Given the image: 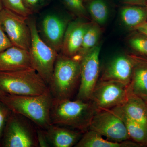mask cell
Returning <instances> with one entry per match:
<instances>
[{
  "label": "cell",
  "mask_w": 147,
  "mask_h": 147,
  "mask_svg": "<svg viewBox=\"0 0 147 147\" xmlns=\"http://www.w3.org/2000/svg\"><path fill=\"white\" fill-rule=\"evenodd\" d=\"M96 111L90 101L53 98L50 113L51 124L67 127L84 133L88 130Z\"/></svg>",
  "instance_id": "obj_1"
},
{
  "label": "cell",
  "mask_w": 147,
  "mask_h": 147,
  "mask_svg": "<svg viewBox=\"0 0 147 147\" xmlns=\"http://www.w3.org/2000/svg\"><path fill=\"white\" fill-rule=\"evenodd\" d=\"M53 100L50 90L39 95L6 94L0 96V101L11 112L24 116L44 129L51 124L50 113Z\"/></svg>",
  "instance_id": "obj_2"
},
{
  "label": "cell",
  "mask_w": 147,
  "mask_h": 147,
  "mask_svg": "<svg viewBox=\"0 0 147 147\" xmlns=\"http://www.w3.org/2000/svg\"><path fill=\"white\" fill-rule=\"evenodd\" d=\"M81 61L59 54L48 85L53 98L71 99L79 86Z\"/></svg>",
  "instance_id": "obj_3"
},
{
  "label": "cell",
  "mask_w": 147,
  "mask_h": 147,
  "mask_svg": "<svg viewBox=\"0 0 147 147\" xmlns=\"http://www.w3.org/2000/svg\"><path fill=\"white\" fill-rule=\"evenodd\" d=\"M0 89L16 95H39L49 90L48 85L32 67L16 71H0Z\"/></svg>",
  "instance_id": "obj_4"
},
{
  "label": "cell",
  "mask_w": 147,
  "mask_h": 147,
  "mask_svg": "<svg viewBox=\"0 0 147 147\" xmlns=\"http://www.w3.org/2000/svg\"><path fill=\"white\" fill-rule=\"evenodd\" d=\"M27 21L31 33V43L29 53L32 67L39 74L48 86L59 54L40 36L34 18L28 17Z\"/></svg>",
  "instance_id": "obj_5"
},
{
  "label": "cell",
  "mask_w": 147,
  "mask_h": 147,
  "mask_svg": "<svg viewBox=\"0 0 147 147\" xmlns=\"http://www.w3.org/2000/svg\"><path fill=\"white\" fill-rule=\"evenodd\" d=\"M0 147H38L36 125L24 116L11 112L4 129Z\"/></svg>",
  "instance_id": "obj_6"
},
{
  "label": "cell",
  "mask_w": 147,
  "mask_h": 147,
  "mask_svg": "<svg viewBox=\"0 0 147 147\" xmlns=\"http://www.w3.org/2000/svg\"><path fill=\"white\" fill-rule=\"evenodd\" d=\"M88 130L95 131L112 142H119L130 139L123 121L111 109L97 110Z\"/></svg>",
  "instance_id": "obj_7"
},
{
  "label": "cell",
  "mask_w": 147,
  "mask_h": 147,
  "mask_svg": "<svg viewBox=\"0 0 147 147\" xmlns=\"http://www.w3.org/2000/svg\"><path fill=\"white\" fill-rule=\"evenodd\" d=\"M28 18L4 8L0 14V25L13 46L29 52L31 33Z\"/></svg>",
  "instance_id": "obj_8"
},
{
  "label": "cell",
  "mask_w": 147,
  "mask_h": 147,
  "mask_svg": "<svg viewBox=\"0 0 147 147\" xmlns=\"http://www.w3.org/2000/svg\"><path fill=\"white\" fill-rule=\"evenodd\" d=\"M100 47L96 45L82 58L81 61L80 81L76 99L90 101L98 82L100 66L99 55Z\"/></svg>",
  "instance_id": "obj_9"
},
{
  "label": "cell",
  "mask_w": 147,
  "mask_h": 147,
  "mask_svg": "<svg viewBox=\"0 0 147 147\" xmlns=\"http://www.w3.org/2000/svg\"><path fill=\"white\" fill-rule=\"evenodd\" d=\"M128 87L113 81H98L90 98L97 110H107L120 106L125 102Z\"/></svg>",
  "instance_id": "obj_10"
},
{
  "label": "cell",
  "mask_w": 147,
  "mask_h": 147,
  "mask_svg": "<svg viewBox=\"0 0 147 147\" xmlns=\"http://www.w3.org/2000/svg\"><path fill=\"white\" fill-rule=\"evenodd\" d=\"M68 24L67 20L55 13L47 14L42 19V40L58 53L60 52Z\"/></svg>",
  "instance_id": "obj_11"
},
{
  "label": "cell",
  "mask_w": 147,
  "mask_h": 147,
  "mask_svg": "<svg viewBox=\"0 0 147 147\" xmlns=\"http://www.w3.org/2000/svg\"><path fill=\"white\" fill-rule=\"evenodd\" d=\"M133 67L130 55H119L105 67L99 81L119 82L128 87L131 82Z\"/></svg>",
  "instance_id": "obj_12"
},
{
  "label": "cell",
  "mask_w": 147,
  "mask_h": 147,
  "mask_svg": "<svg viewBox=\"0 0 147 147\" xmlns=\"http://www.w3.org/2000/svg\"><path fill=\"white\" fill-rule=\"evenodd\" d=\"M90 23L79 21L69 23L61 48V54L70 57L76 56Z\"/></svg>",
  "instance_id": "obj_13"
},
{
  "label": "cell",
  "mask_w": 147,
  "mask_h": 147,
  "mask_svg": "<svg viewBox=\"0 0 147 147\" xmlns=\"http://www.w3.org/2000/svg\"><path fill=\"white\" fill-rule=\"evenodd\" d=\"M44 130L50 146L54 147L75 146L84 133L67 127L52 124Z\"/></svg>",
  "instance_id": "obj_14"
},
{
  "label": "cell",
  "mask_w": 147,
  "mask_h": 147,
  "mask_svg": "<svg viewBox=\"0 0 147 147\" xmlns=\"http://www.w3.org/2000/svg\"><path fill=\"white\" fill-rule=\"evenodd\" d=\"M32 67L29 52L12 46L0 53V71H10Z\"/></svg>",
  "instance_id": "obj_15"
},
{
  "label": "cell",
  "mask_w": 147,
  "mask_h": 147,
  "mask_svg": "<svg viewBox=\"0 0 147 147\" xmlns=\"http://www.w3.org/2000/svg\"><path fill=\"white\" fill-rule=\"evenodd\" d=\"M130 56L133 67L128 90L147 102V59L134 54Z\"/></svg>",
  "instance_id": "obj_16"
},
{
  "label": "cell",
  "mask_w": 147,
  "mask_h": 147,
  "mask_svg": "<svg viewBox=\"0 0 147 147\" xmlns=\"http://www.w3.org/2000/svg\"><path fill=\"white\" fill-rule=\"evenodd\" d=\"M128 91L126 100L119 107L129 117L147 129V102Z\"/></svg>",
  "instance_id": "obj_17"
},
{
  "label": "cell",
  "mask_w": 147,
  "mask_h": 147,
  "mask_svg": "<svg viewBox=\"0 0 147 147\" xmlns=\"http://www.w3.org/2000/svg\"><path fill=\"white\" fill-rule=\"evenodd\" d=\"M76 147H139L138 143L126 140L122 142L110 141L96 132L88 130L84 132L81 139L75 145Z\"/></svg>",
  "instance_id": "obj_18"
},
{
  "label": "cell",
  "mask_w": 147,
  "mask_h": 147,
  "mask_svg": "<svg viewBox=\"0 0 147 147\" xmlns=\"http://www.w3.org/2000/svg\"><path fill=\"white\" fill-rule=\"evenodd\" d=\"M123 121L130 139L143 146H147V129L126 115L119 106L111 109Z\"/></svg>",
  "instance_id": "obj_19"
},
{
  "label": "cell",
  "mask_w": 147,
  "mask_h": 147,
  "mask_svg": "<svg viewBox=\"0 0 147 147\" xmlns=\"http://www.w3.org/2000/svg\"><path fill=\"white\" fill-rule=\"evenodd\" d=\"M120 17L125 26L134 30L147 21V6L127 5L121 9Z\"/></svg>",
  "instance_id": "obj_20"
},
{
  "label": "cell",
  "mask_w": 147,
  "mask_h": 147,
  "mask_svg": "<svg viewBox=\"0 0 147 147\" xmlns=\"http://www.w3.org/2000/svg\"><path fill=\"white\" fill-rule=\"evenodd\" d=\"M101 34L100 26L94 22H90L84 34L79 52L75 57L72 58L81 61L82 58L88 52L98 45Z\"/></svg>",
  "instance_id": "obj_21"
},
{
  "label": "cell",
  "mask_w": 147,
  "mask_h": 147,
  "mask_svg": "<svg viewBox=\"0 0 147 147\" xmlns=\"http://www.w3.org/2000/svg\"><path fill=\"white\" fill-rule=\"evenodd\" d=\"M86 8L93 22L100 26L107 22L109 10L105 0H90Z\"/></svg>",
  "instance_id": "obj_22"
},
{
  "label": "cell",
  "mask_w": 147,
  "mask_h": 147,
  "mask_svg": "<svg viewBox=\"0 0 147 147\" xmlns=\"http://www.w3.org/2000/svg\"><path fill=\"white\" fill-rule=\"evenodd\" d=\"M127 39L130 48L137 56L147 59V36L135 30Z\"/></svg>",
  "instance_id": "obj_23"
},
{
  "label": "cell",
  "mask_w": 147,
  "mask_h": 147,
  "mask_svg": "<svg viewBox=\"0 0 147 147\" xmlns=\"http://www.w3.org/2000/svg\"><path fill=\"white\" fill-rule=\"evenodd\" d=\"M4 8L7 9L18 14L28 17L33 12L27 8L23 0H1Z\"/></svg>",
  "instance_id": "obj_24"
},
{
  "label": "cell",
  "mask_w": 147,
  "mask_h": 147,
  "mask_svg": "<svg viewBox=\"0 0 147 147\" xmlns=\"http://www.w3.org/2000/svg\"><path fill=\"white\" fill-rule=\"evenodd\" d=\"M65 6L72 13L81 18H89L88 13L84 0H61Z\"/></svg>",
  "instance_id": "obj_25"
},
{
  "label": "cell",
  "mask_w": 147,
  "mask_h": 147,
  "mask_svg": "<svg viewBox=\"0 0 147 147\" xmlns=\"http://www.w3.org/2000/svg\"><path fill=\"white\" fill-rule=\"evenodd\" d=\"M11 113V111L0 101V141L2 137L7 121Z\"/></svg>",
  "instance_id": "obj_26"
},
{
  "label": "cell",
  "mask_w": 147,
  "mask_h": 147,
  "mask_svg": "<svg viewBox=\"0 0 147 147\" xmlns=\"http://www.w3.org/2000/svg\"><path fill=\"white\" fill-rule=\"evenodd\" d=\"M24 4L32 12H35L45 4L46 0H23Z\"/></svg>",
  "instance_id": "obj_27"
},
{
  "label": "cell",
  "mask_w": 147,
  "mask_h": 147,
  "mask_svg": "<svg viewBox=\"0 0 147 147\" xmlns=\"http://www.w3.org/2000/svg\"><path fill=\"white\" fill-rule=\"evenodd\" d=\"M13 46L0 25V53Z\"/></svg>",
  "instance_id": "obj_28"
},
{
  "label": "cell",
  "mask_w": 147,
  "mask_h": 147,
  "mask_svg": "<svg viewBox=\"0 0 147 147\" xmlns=\"http://www.w3.org/2000/svg\"><path fill=\"white\" fill-rule=\"evenodd\" d=\"M36 133L38 147H48L51 146L48 140H47L44 129L36 126Z\"/></svg>",
  "instance_id": "obj_29"
},
{
  "label": "cell",
  "mask_w": 147,
  "mask_h": 147,
  "mask_svg": "<svg viewBox=\"0 0 147 147\" xmlns=\"http://www.w3.org/2000/svg\"><path fill=\"white\" fill-rule=\"evenodd\" d=\"M124 2L128 5L147 6L146 0H123Z\"/></svg>",
  "instance_id": "obj_30"
},
{
  "label": "cell",
  "mask_w": 147,
  "mask_h": 147,
  "mask_svg": "<svg viewBox=\"0 0 147 147\" xmlns=\"http://www.w3.org/2000/svg\"><path fill=\"white\" fill-rule=\"evenodd\" d=\"M134 30L142 33L147 36V21L136 27Z\"/></svg>",
  "instance_id": "obj_31"
},
{
  "label": "cell",
  "mask_w": 147,
  "mask_h": 147,
  "mask_svg": "<svg viewBox=\"0 0 147 147\" xmlns=\"http://www.w3.org/2000/svg\"><path fill=\"white\" fill-rule=\"evenodd\" d=\"M4 7L3 5L2 2L1 0H0V14H1V12L2 11Z\"/></svg>",
  "instance_id": "obj_32"
},
{
  "label": "cell",
  "mask_w": 147,
  "mask_h": 147,
  "mask_svg": "<svg viewBox=\"0 0 147 147\" xmlns=\"http://www.w3.org/2000/svg\"><path fill=\"white\" fill-rule=\"evenodd\" d=\"M6 93L5 92H4L2 90H1L0 89V96H2L4 95Z\"/></svg>",
  "instance_id": "obj_33"
},
{
  "label": "cell",
  "mask_w": 147,
  "mask_h": 147,
  "mask_svg": "<svg viewBox=\"0 0 147 147\" xmlns=\"http://www.w3.org/2000/svg\"><path fill=\"white\" fill-rule=\"evenodd\" d=\"M146 4H147V0H146Z\"/></svg>",
  "instance_id": "obj_34"
},
{
  "label": "cell",
  "mask_w": 147,
  "mask_h": 147,
  "mask_svg": "<svg viewBox=\"0 0 147 147\" xmlns=\"http://www.w3.org/2000/svg\"></svg>",
  "instance_id": "obj_35"
}]
</instances>
